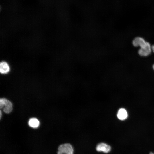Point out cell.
Wrapping results in <instances>:
<instances>
[{
  "label": "cell",
  "mask_w": 154,
  "mask_h": 154,
  "mask_svg": "<svg viewBox=\"0 0 154 154\" xmlns=\"http://www.w3.org/2000/svg\"><path fill=\"white\" fill-rule=\"evenodd\" d=\"M153 68L154 70V64L153 65Z\"/></svg>",
  "instance_id": "obj_12"
},
{
  "label": "cell",
  "mask_w": 154,
  "mask_h": 154,
  "mask_svg": "<svg viewBox=\"0 0 154 154\" xmlns=\"http://www.w3.org/2000/svg\"><path fill=\"white\" fill-rule=\"evenodd\" d=\"M0 118H1V111L0 110Z\"/></svg>",
  "instance_id": "obj_10"
},
{
  "label": "cell",
  "mask_w": 154,
  "mask_h": 154,
  "mask_svg": "<svg viewBox=\"0 0 154 154\" xmlns=\"http://www.w3.org/2000/svg\"><path fill=\"white\" fill-rule=\"evenodd\" d=\"M10 68L8 64L6 62H2L0 64V72L1 73L5 74L8 73Z\"/></svg>",
  "instance_id": "obj_5"
},
{
  "label": "cell",
  "mask_w": 154,
  "mask_h": 154,
  "mask_svg": "<svg viewBox=\"0 0 154 154\" xmlns=\"http://www.w3.org/2000/svg\"><path fill=\"white\" fill-rule=\"evenodd\" d=\"M152 50L154 52V44L152 45L151 46Z\"/></svg>",
  "instance_id": "obj_9"
},
{
  "label": "cell",
  "mask_w": 154,
  "mask_h": 154,
  "mask_svg": "<svg viewBox=\"0 0 154 154\" xmlns=\"http://www.w3.org/2000/svg\"><path fill=\"white\" fill-rule=\"evenodd\" d=\"M117 116L119 119L123 120L127 119L128 114L126 110L125 109L122 108L118 110Z\"/></svg>",
  "instance_id": "obj_4"
},
{
  "label": "cell",
  "mask_w": 154,
  "mask_h": 154,
  "mask_svg": "<svg viewBox=\"0 0 154 154\" xmlns=\"http://www.w3.org/2000/svg\"><path fill=\"white\" fill-rule=\"evenodd\" d=\"M149 154H154V153H153L152 152H150V153H149Z\"/></svg>",
  "instance_id": "obj_11"
},
{
  "label": "cell",
  "mask_w": 154,
  "mask_h": 154,
  "mask_svg": "<svg viewBox=\"0 0 154 154\" xmlns=\"http://www.w3.org/2000/svg\"><path fill=\"white\" fill-rule=\"evenodd\" d=\"M132 44L135 47H140L138 53L141 56H148L151 52V46L150 43L141 37H138L135 38L132 41Z\"/></svg>",
  "instance_id": "obj_1"
},
{
  "label": "cell",
  "mask_w": 154,
  "mask_h": 154,
  "mask_svg": "<svg viewBox=\"0 0 154 154\" xmlns=\"http://www.w3.org/2000/svg\"><path fill=\"white\" fill-rule=\"evenodd\" d=\"M8 100L5 98H1L0 99V108L3 109L5 104L8 101Z\"/></svg>",
  "instance_id": "obj_8"
},
{
  "label": "cell",
  "mask_w": 154,
  "mask_h": 154,
  "mask_svg": "<svg viewBox=\"0 0 154 154\" xmlns=\"http://www.w3.org/2000/svg\"><path fill=\"white\" fill-rule=\"evenodd\" d=\"M111 149V147L110 145L103 142L99 143L96 147V149L97 151L102 152L105 153L109 152Z\"/></svg>",
  "instance_id": "obj_3"
},
{
  "label": "cell",
  "mask_w": 154,
  "mask_h": 154,
  "mask_svg": "<svg viewBox=\"0 0 154 154\" xmlns=\"http://www.w3.org/2000/svg\"><path fill=\"white\" fill-rule=\"evenodd\" d=\"M29 125L33 128L38 127L40 124L38 120L36 118H31L30 119L28 122Z\"/></svg>",
  "instance_id": "obj_6"
},
{
  "label": "cell",
  "mask_w": 154,
  "mask_h": 154,
  "mask_svg": "<svg viewBox=\"0 0 154 154\" xmlns=\"http://www.w3.org/2000/svg\"><path fill=\"white\" fill-rule=\"evenodd\" d=\"M74 149L72 145L68 143L60 145L58 148L57 154H73Z\"/></svg>",
  "instance_id": "obj_2"
},
{
  "label": "cell",
  "mask_w": 154,
  "mask_h": 154,
  "mask_svg": "<svg viewBox=\"0 0 154 154\" xmlns=\"http://www.w3.org/2000/svg\"><path fill=\"white\" fill-rule=\"evenodd\" d=\"M12 106L11 102L8 100L3 109V112L7 114L10 113L12 110Z\"/></svg>",
  "instance_id": "obj_7"
}]
</instances>
